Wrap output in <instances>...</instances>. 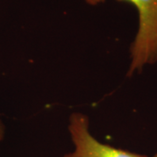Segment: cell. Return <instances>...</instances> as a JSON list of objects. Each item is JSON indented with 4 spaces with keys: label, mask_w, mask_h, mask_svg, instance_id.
Masks as SVG:
<instances>
[{
    "label": "cell",
    "mask_w": 157,
    "mask_h": 157,
    "mask_svg": "<svg viewBox=\"0 0 157 157\" xmlns=\"http://www.w3.org/2000/svg\"><path fill=\"white\" fill-rule=\"evenodd\" d=\"M129 3L138 15V29L130 45L128 76L157 63V0H116Z\"/></svg>",
    "instance_id": "1"
},
{
    "label": "cell",
    "mask_w": 157,
    "mask_h": 157,
    "mask_svg": "<svg viewBox=\"0 0 157 157\" xmlns=\"http://www.w3.org/2000/svg\"><path fill=\"white\" fill-rule=\"evenodd\" d=\"M68 131L73 149L64 157H148L101 142L92 135L88 117L74 112L69 118Z\"/></svg>",
    "instance_id": "2"
},
{
    "label": "cell",
    "mask_w": 157,
    "mask_h": 157,
    "mask_svg": "<svg viewBox=\"0 0 157 157\" xmlns=\"http://www.w3.org/2000/svg\"><path fill=\"white\" fill-rule=\"evenodd\" d=\"M86 4H88L90 6H99L101 4H103L105 2V0H84Z\"/></svg>",
    "instance_id": "3"
},
{
    "label": "cell",
    "mask_w": 157,
    "mask_h": 157,
    "mask_svg": "<svg viewBox=\"0 0 157 157\" xmlns=\"http://www.w3.org/2000/svg\"><path fill=\"white\" fill-rule=\"evenodd\" d=\"M5 132H6V127L4 125L3 121L0 118V141L3 140V138L5 136Z\"/></svg>",
    "instance_id": "4"
},
{
    "label": "cell",
    "mask_w": 157,
    "mask_h": 157,
    "mask_svg": "<svg viewBox=\"0 0 157 157\" xmlns=\"http://www.w3.org/2000/svg\"><path fill=\"white\" fill-rule=\"evenodd\" d=\"M153 157H157V153H156V154H155V155H154V156H153Z\"/></svg>",
    "instance_id": "5"
}]
</instances>
